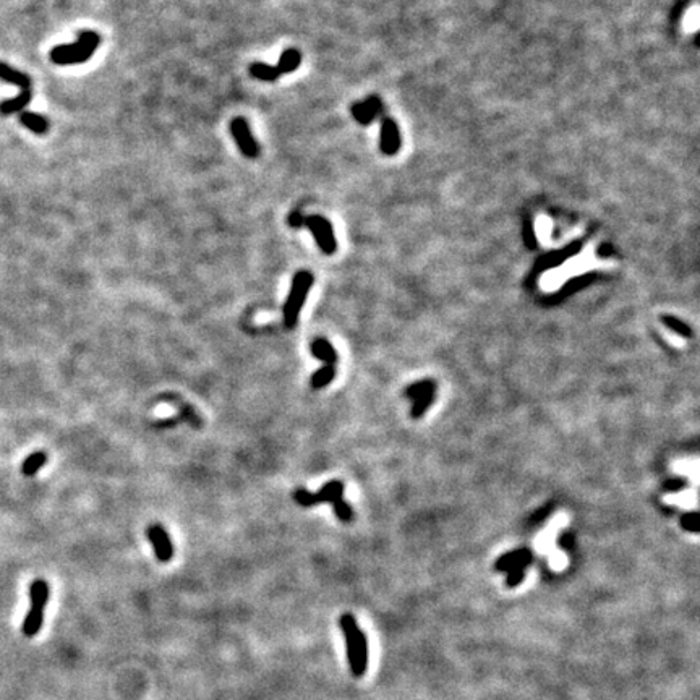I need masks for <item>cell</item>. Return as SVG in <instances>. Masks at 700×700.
<instances>
[{
  "instance_id": "cell-14",
  "label": "cell",
  "mask_w": 700,
  "mask_h": 700,
  "mask_svg": "<svg viewBox=\"0 0 700 700\" xmlns=\"http://www.w3.org/2000/svg\"><path fill=\"white\" fill-rule=\"evenodd\" d=\"M0 78L5 79V82H8V83L17 84V87L21 88V91L31 89V79H30L28 75L15 70V68L8 67L7 63H4V62H0Z\"/></svg>"
},
{
  "instance_id": "cell-12",
  "label": "cell",
  "mask_w": 700,
  "mask_h": 700,
  "mask_svg": "<svg viewBox=\"0 0 700 700\" xmlns=\"http://www.w3.org/2000/svg\"><path fill=\"white\" fill-rule=\"evenodd\" d=\"M342 496H344V483L339 482V480H333V482L322 486L317 493H313V506L319 503L334 504L342 499Z\"/></svg>"
},
{
  "instance_id": "cell-3",
  "label": "cell",
  "mask_w": 700,
  "mask_h": 700,
  "mask_svg": "<svg viewBox=\"0 0 700 700\" xmlns=\"http://www.w3.org/2000/svg\"><path fill=\"white\" fill-rule=\"evenodd\" d=\"M314 282V277L310 271L302 269L297 271L295 276L292 279L291 292L286 298L284 310H282V319H284V324L287 329H293L298 323V317H300V312L303 305L307 302V295L312 288Z\"/></svg>"
},
{
  "instance_id": "cell-15",
  "label": "cell",
  "mask_w": 700,
  "mask_h": 700,
  "mask_svg": "<svg viewBox=\"0 0 700 700\" xmlns=\"http://www.w3.org/2000/svg\"><path fill=\"white\" fill-rule=\"evenodd\" d=\"M302 62V54L297 49H286L279 57V62H277V70L281 75H287L295 72L298 67H300Z\"/></svg>"
},
{
  "instance_id": "cell-4",
  "label": "cell",
  "mask_w": 700,
  "mask_h": 700,
  "mask_svg": "<svg viewBox=\"0 0 700 700\" xmlns=\"http://www.w3.org/2000/svg\"><path fill=\"white\" fill-rule=\"evenodd\" d=\"M49 584L44 579L33 580L30 587V611L26 613L23 626H21V632H23L25 637H34V635L39 634L42 624H44V611L47 602H49Z\"/></svg>"
},
{
  "instance_id": "cell-9",
  "label": "cell",
  "mask_w": 700,
  "mask_h": 700,
  "mask_svg": "<svg viewBox=\"0 0 700 700\" xmlns=\"http://www.w3.org/2000/svg\"><path fill=\"white\" fill-rule=\"evenodd\" d=\"M383 110V103L378 96H370L365 101H360V103L352 104L350 112L354 115V119L362 125L371 124L373 120L376 119V115Z\"/></svg>"
},
{
  "instance_id": "cell-27",
  "label": "cell",
  "mask_w": 700,
  "mask_h": 700,
  "mask_svg": "<svg viewBox=\"0 0 700 700\" xmlns=\"http://www.w3.org/2000/svg\"><path fill=\"white\" fill-rule=\"evenodd\" d=\"M681 526H682V528H686L687 532L697 533L699 532V514L697 512H691V514L682 516Z\"/></svg>"
},
{
  "instance_id": "cell-21",
  "label": "cell",
  "mask_w": 700,
  "mask_h": 700,
  "mask_svg": "<svg viewBox=\"0 0 700 700\" xmlns=\"http://www.w3.org/2000/svg\"><path fill=\"white\" fill-rule=\"evenodd\" d=\"M435 383L433 381H428V379H425V381H420V383H415L412 384V386H409L407 388V395L410 399H412V402H416V400L421 399V397H425L426 394H433L435 393Z\"/></svg>"
},
{
  "instance_id": "cell-10",
  "label": "cell",
  "mask_w": 700,
  "mask_h": 700,
  "mask_svg": "<svg viewBox=\"0 0 700 700\" xmlns=\"http://www.w3.org/2000/svg\"><path fill=\"white\" fill-rule=\"evenodd\" d=\"M580 248H582V242L579 240V242L571 243L566 248L559 250V252H552V253L542 256V258H540V261H538L537 268H535V274H538V272L543 271V269L554 268V266L563 265L564 261L569 258V256H574V255L579 253Z\"/></svg>"
},
{
  "instance_id": "cell-25",
  "label": "cell",
  "mask_w": 700,
  "mask_h": 700,
  "mask_svg": "<svg viewBox=\"0 0 700 700\" xmlns=\"http://www.w3.org/2000/svg\"><path fill=\"white\" fill-rule=\"evenodd\" d=\"M293 499L302 507H313V493L307 488H298L293 491Z\"/></svg>"
},
{
  "instance_id": "cell-26",
  "label": "cell",
  "mask_w": 700,
  "mask_h": 700,
  "mask_svg": "<svg viewBox=\"0 0 700 700\" xmlns=\"http://www.w3.org/2000/svg\"><path fill=\"white\" fill-rule=\"evenodd\" d=\"M523 242H526L528 250H533L537 247V238H535V231H533L532 219H526V224H523Z\"/></svg>"
},
{
  "instance_id": "cell-13",
  "label": "cell",
  "mask_w": 700,
  "mask_h": 700,
  "mask_svg": "<svg viewBox=\"0 0 700 700\" xmlns=\"http://www.w3.org/2000/svg\"><path fill=\"white\" fill-rule=\"evenodd\" d=\"M312 354L317 357L318 360H322L324 365H334L336 367V363H338V354H336V350H334V347L329 344L328 341L326 339H314L312 342Z\"/></svg>"
},
{
  "instance_id": "cell-16",
  "label": "cell",
  "mask_w": 700,
  "mask_h": 700,
  "mask_svg": "<svg viewBox=\"0 0 700 700\" xmlns=\"http://www.w3.org/2000/svg\"><path fill=\"white\" fill-rule=\"evenodd\" d=\"M46 462H47V454L44 451H36L33 454H30V456L23 461V464H21V473H23L25 477H34V475L46 466Z\"/></svg>"
},
{
  "instance_id": "cell-7",
  "label": "cell",
  "mask_w": 700,
  "mask_h": 700,
  "mask_svg": "<svg viewBox=\"0 0 700 700\" xmlns=\"http://www.w3.org/2000/svg\"><path fill=\"white\" fill-rule=\"evenodd\" d=\"M148 538L153 545L154 554L161 563H169L174 558V545L167 530L163 526H151L148 528Z\"/></svg>"
},
{
  "instance_id": "cell-28",
  "label": "cell",
  "mask_w": 700,
  "mask_h": 700,
  "mask_svg": "<svg viewBox=\"0 0 700 700\" xmlns=\"http://www.w3.org/2000/svg\"><path fill=\"white\" fill-rule=\"evenodd\" d=\"M303 222H305V217H303L298 211L292 212V215L288 216V224H291V227H293V229L302 227Z\"/></svg>"
},
{
  "instance_id": "cell-6",
  "label": "cell",
  "mask_w": 700,
  "mask_h": 700,
  "mask_svg": "<svg viewBox=\"0 0 700 700\" xmlns=\"http://www.w3.org/2000/svg\"><path fill=\"white\" fill-rule=\"evenodd\" d=\"M231 133L235 143H237L240 153H242L245 158L248 159L258 158L260 146L255 140L252 130H250L248 122L245 120L243 117H237V119H234L231 122Z\"/></svg>"
},
{
  "instance_id": "cell-2",
  "label": "cell",
  "mask_w": 700,
  "mask_h": 700,
  "mask_svg": "<svg viewBox=\"0 0 700 700\" xmlns=\"http://www.w3.org/2000/svg\"><path fill=\"white\" fill-rule=\"evenodd\" d=\"M101 44V36L94 31H83L73 44H62L51 51V61L57 65H77L89 61Z\"/></svg>"
},
{
  "instance_id": "cell-19",
  "label": "cell",
  "mask_w": 700,
  "mask_h": 700,
  "mask_svg": "<svg viewBox=\"0 0 700 700\" xmlns=\"http://www.w3.org/2000/svg\"><path fill=\"white\" fill-rule=\"evenodd\" d=\"M20 122L25 127H28L31 132L37 133V135H44L49 130V122H47L44 117L39 114H34V112H23L20 115Z\"/></svg>"
},
{
  "instance_id": "cell-23",
  "label": "cell",
  "mask_w": 700,
  "mask_h": 700,
  "mask_svg": "<svg viewBox=\"0 0 700 700\" xmlns=\"http://www.w3.org/2000/svg\"><path fill=\"white\" fill-rule=\"evenodd\" d=\"M526 568L527 566L522 564V566H517V568H514V569H511L506 577V585L511 587V589L512 587L519 585L521 582L523 580V577H526Z\"/></svg>"
},
{
  "instance_id": "cell-20",
  "label": "cell",
  "mask_w": 700,
  "mask_h": 700,
  "mask_svg": "<svg viewBox=\"0 0 700 700\" xmlns=\"http://www.w3.org/2000/svg\"><path fill=\"white\" fill-rule=\"evenodd\" d=\"M336 378V367L334 365H323L317 373H313L310 386L313 389H323Z\"/></svg>"
},
{
  "instance_id": "cell-17",
  "label": "cell",
  "mask_w": 700,
  "mask_h": 700,
  "mask_svg": "<svg viewBox=\"0 0 700 700\" xmlns=\"http://www.w3.org/2000/svg\"><path fill=\"white\" fill-rule=\"evenodd\" d=\"M250 75L256 79H261V82H271V83L279 79L281 77V73L277 70L276 65H269V63L265 62H253L252 65H250Z\"/></svg>"
},
{
  "instance_id": "cell-24",
  "label": "cell",
  "mask_w": 700,
  "mask_h": 700,
  "mask_svg": "<svg viewBox=\"0 0 700 700\" xmlns=\"http://www.w3.org/2000/svg\"><path fill=\"white\" fill-rule=\"evenodd\" d=\"M334 514L339 517L342 522H350L352 517H354V512H352V507L345 503L344 499L338 501V503L333 504Z\"/></svg>"
},
{
  "instance_id": "cell-5",
  "label": "cell",
  "mask_w": 700,
  "mask_h": 700,
  "mask_svg": "<svg viewBox=\"0 0 700 700\" xmlns=\"http://www.w3.org/2000/svg\"><path fill=\"white\" fill-rule=\"evenodd\" d=\"M303 226L308 227V231L312 232V235L317 240L319 250L324 255H334L336 250H338V240L334 237L333 226L328 219L323 216H308L305 217V222Z\"/></svg>"
},
{
  "instance_id": "cell-1",
  "label": "cell",
  "mask_w": 700,
  "mask_h": 700,
  "mask_svg": "<svg viewBox=\"0 0 700 700\" xmlns=\"http://www.w3.org/2000/svg\"><path fill=\"white\" fill-rule=\"evenodd\" d=\"M339 626L342 629V634H344L347 661H349L350 673L355 677L365 676L368 670V640L365 632L360 629L354 614L350 613L342 614L339 619Z\"/></svg>"
},
{
  "instance_id": "cell-8",
  "label": "cell",
  "mask_w": 700,
  "mask_h": 700,
  "mask_svg": "<svg viewBox=\"0 0 700 700\" xmlns=\"http://www.w3.org/2000/svg\"><path fill=\"white\" fill-rule=\"evenodd\" d=\"M402 140H400L399 125L391 119L384 117L381 122V136H379V149L386 156H395L400 151Z\"/></svg>"
},
{
  "instance_id": "cell-11",
  "label": "cell",
  "mask_w": 700,
  "mask_h": 700,
  "mask_svg": "<svg viewBox=\"0 0 700 700\" xmlns=\"http://www.w3.org/2000/svg\"><path fill=\"white\" fill-rule=\"evenodd\" d=\"M530 563H532V554L528 549H516V552L507 553L496 561L495 569L498 571V573H509L511 569L517 568V566L522 564L528 566Z\"/></svg>"
},
{
  "instance_id": "cell-18",
  "label": "cell",
  "mask_w": 700,
  "mask_h": 700,
  "mask_svg": "<svg viewBox=\"0 0 700 700\" xmlns=\"http://www.w3.org/2000/svg\"><path fill=\"white\" fill-rule=\"evenodd\" d=\"M30 101H31V89H23L17 98L4 101V103L0 104V114L8 115V114H15V112H20L30 104Z\"/></svg>"
},
{
  "instance_id": "cell-22",
  "label": "cell",
  "mask_w": 700,
  "mask_h": 700,
  "mask_svg": "<svg viewBox=\"0 0 700 700\" xmlns=\"http://www.w3.org/2000/svg\"><path fill=\"white\" fill-rule=\"evenodd\" d=\"M661 322H663L670 329L676 331L677 334L684 336V338H692V329L689 328L686 323H682L681 319L671 317V314H663V317H661Z\"/></svg>"
}]
</instances>
